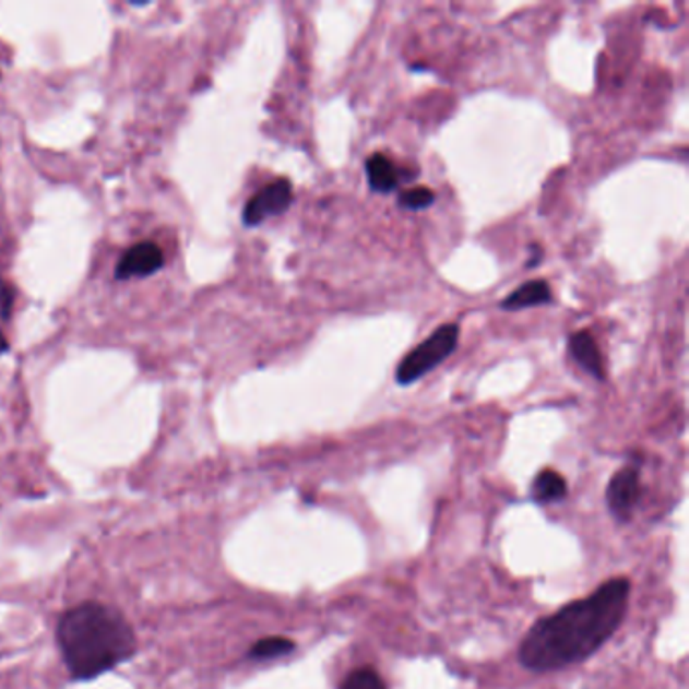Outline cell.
<instances>
[{"label": "cell", "mask_w": 689, "mask_h": 689, "mask_svg": "<svg viewBox=\"0 0 689 689\" xmlns=\"http://www.w3.org/2000/svg\"><path fill=\"white\" fill-rule=\"evenodd\" d=\"M294 649H296V643L287 637H265L249 649V657L251 660H275V657L292 653Z\"/></svg>", "instance_id": "cell-11"}, {"label": "cell", "mask_w": 689, "mask_h": 689, "mask_svg": "<svg viewBox=\"0 0 689 689\" xmlns=\"http://www.w3.org/2000/svg\"><path fill=\"white\" fill-rule=\"evenodd\" d=\"M338 689H387L375 667H358L344 677Z\"/></svg>", "instance_id": "cell-12"}, {"label": "cell", "mask_w": 689, "mask_h": 689, "mask_svg": "<svg viewBox=\"0 0 689 689\" xmlns=\"http://www.w3.org/2000/svg\"><path fill=\"white\" fill-rule=\"evenodd\" d=\"M366 175H368L370 189L382 192V194L396 189L399 180H401V170L384 154H372L366 161Z\"/></svg>", "instance_id": "cell-9"}, {"label": "cell", "mask_w": 689, "mask_h": 689, "mask_svg": "<svg viewBox=\"0 0 689 689\" xmlns=\"http://www.w3.org/2000/svg\"><path fill=\"white\" fill-rule=\"evenodd\" d=\"M432 201H435V192L431 189L415 187V189L405 190L399 197V206L406 211H420V209H427Z\"/></svg>", "instance_id": "cell-13"}, {"label": "cell", "mask_w": 689, "mask_h": 689, "mask_svg": "<svg viewBox=\"0 0 689 689\" xmlns=\"http://www.w3.org/2000/svg\"><path fill=\"white\" fill-rule=\"evenodd\" d=\"M460 342V325L443 324L432 332L429 338L420 342L417 348L406 354L403 363L396 366V382L408 387L415 380L423 379L432 368L446 363L447 358L455 352Z\"/></svg>", "instance_id": "cell-3"}, {"label": "cell", "mask_w": 689, "mask_h": 689, "mask_svg": "<svg viewBox=\"0 0 689 689\" xmlns=\"http://www.w3.org/2000/svg\"><path fill=\"white\" fill-rule=\"evenodd\" d=\"M629 595L631 582L617 577L603 582L593 595L540 619L520 645V663L527 672L548 674L589 660L619 631Z\"/></svg>", "instance_id": "cell-1"}, {"label": "cell", "mask_w": 689, "mask_h": 689, "mask_svg": "<svg viewBox=\"0 0 689 689\" xmlns=\"http://www.w3.org/2000/svg\"><path fill=\"white\" fill-rule=\"evenodd\" d=\"M7 351H9V342L4 338V334H0V354Z\"/></svg>", "instance_id": "cell-14"}, {"label": "cell", "mask_w": 689, "mask_h": 689, "mask_svg": "<svg viewBox=\"0 0 689 689\" xmlns=\"http://www.w3.org/2000/svg\"><path fill=\"white\" fill-rule=\"evenodd\" d=\"M568 351L577 365H581L595 379L605 380L603 354L598 351L596 340L589 332H577L568 340Z\"/></svg>", "instance_id": "cell-7"}, {"label": "cell", "mask_w": 689, "mask_h": 689, "mask_svg": "<svg viewBox=\"0 0 689 689\" xmlns=\"http://www.w3.org/2000/svg\"><path fill=\"white\" fill-rule=\"evenodd\" d=\"M639 496H641V486H639V472H637L635 467H622L608 482V510L617 515L619 520H629L631 518L633 510H635L637 501H639Z\"/></svg>", "instance_id": "cell-5"}, {"label": "cell", "mask_w": 689, "mask_h": 689, "mask_svg": "<svg viewBox=\"0 0 689 689\" xmlns=\"http://www.w3.org/2000/svg\"><path fill=\"white\" fill-rule=\"evenodd\" d=\"M567 479L555 470H542L540 474L536 475L534 486H532V496L540 503L562 500L567 496Z\"/></svg>", "instance_id": "cell-10"}, {"label": "cell", "mask_w": 689, "mask_h": 689, "mask_svg": "<svg viewBox=\"0 0 689 689\" xmlns=\"http://www.w3.org/2000/svg\"><path fill=\"white\" fill-rule=\"evenodd\" d=\"M57 641L71 676L92 679L135 653L132 627L116 608L102 603H83L68 610L59 627Z\"/></svg>", "instance_id": "cell-2"}, {"label": "cell", "mask_w": 689, "mask_h": 689, "mask_svg": "<svg viewBox=\"0 0 689 689\" xmlns=\"http://www.w3.org/2000/svg\"><path fill=\"white\" fill-rule=\"evenodd\" d=\"M164 265L163 249L156 243H138L128 249L116 268L118 280H132V277H146Z\"/></svg>", "instance_id": "cell-6"}, {"label": "cell", "mask_w": 689, "mask_h": 689, "mask_svg": "<svg viewBox=\"0 0 689 689\" xmlns=\"http://www.w3.org/2000/svg\"><path fill=\"white\" fill-rule=\"evenodd\" d=\"M550 301H553V289H550L548 282L534 280V282L520 285L515 292H512L508 298L501 301V308L508 311L524 310V308L544 306Z\"/></svg>", "instance_id": "cell-8"}, {"label": "cell", "mask_w": 689, "mask_h": 689, "mask_svg": "<svg viewBox=\"0 0 689 689\" xmlns=\"http://www.w3.org/2000/svg\"><path fill=\"white\" fill-rule=\"evenodd\" d=\"M294 201V189L287 178H280L268 187L259 190L258 194L245 204L243 223L247 227H258L270 216L282 215Z\"/></svg>", "instance_id": "cell-4"}]
</instances>
